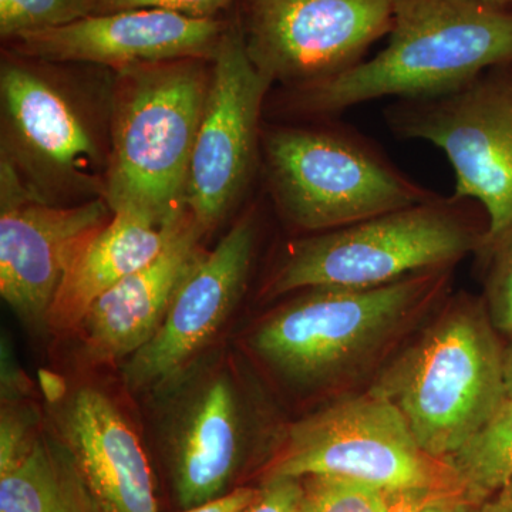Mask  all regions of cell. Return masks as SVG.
Returning a JSON list of instances; mask_svg holds the SVG:
<instances>
[{"instance_id":"10","label":"cell","mask_w":512,"mask_h":512,"mask_svg":"<svg viewBox=\"0 0 512 512\" xmlns=\"http://www.w3.org/2000/svg\"><path fill=\"white\" fill-rule=\"evenodd\" d=\"M396 137L443 151L456 175L453 197L487 217L491 249L512 227V64L430 99L396 100L384 110Z\"/></svg>"},{"instance_id":"30","label":"cell","mask_w":512,"mask_h":512,"mask_svg":"<svg viewBox=\"0 0 512 512\" xmlns=\"http://www.w3.org/2000/svg\"><path fill=\"white\" fill-rule=\"evenodd\" d=\"M440 493H413L407 495L406 498L400 503L399 508L396 512H416L417 508L420 507L430 495Z\"/></svg>"},{"instance_id":"4","label":"cell","mask_w":512,"mask_h":512,"mask_svg":"<svg viewBox=\"0 0 512 512\" xmlns=\"http://www.w3.org/2000/svg\"><path fill=\"white\" fill-rule=\"evenodd\" d=\"M212 60L140 64L117 73L110 96L104 200L171 227L187 212L185 188Z\"/></svg>"},{"instance_id":"11","label":"cell","mask_w":512,"mask_h":512,"mask_svg":"<svg viewBox=\"0 0 512 512\" xmlns=\"http://www.w3.org/2000/svg\"><path fill=\"white\" fill-rule=\"evenodd\" d=\"M394 0H244L241 25L252 63L269 83L298 89L362 63L389 35Z\"/></svg>"},{"instance_id":"22","label":"cell","mask_w":512,"mask_h":512,"mask_svg":"<svg viewBox=\"0 0 512 512\" xmlns=\"http://www.w3.org/2000/svg\"><path fill=\"white\" fill-rule=\"evenodd\" d=\"M301 483L298 512H396L409 495L335 476H306Z\"/></svg>"},{"instance_id":"28","label":"cell","mask_w":512,"mask_h":512,"mask_svg":"<svg viewBox=\"0 0 512 512\" xmlns=\"http://www.w3.org/2000/svg\"><path fill=\"white\" fill-rule=\"evenodd\" d=\"M474 508L476 505L468 500L466 494L457 491L430 495L416 512H473Z\"/></svg>"},{"instance_id":"14","label":"cell","mask_w":512,"mask_h":512,"mask_svg":"<svg viewBox=\"0 0 512 512\" xmlns=\"http://www.w3.org/2000/svg\"><path fill=\"white\" fill-rule=\"evenodd\" d=\"M40 386L47 423L72 451L94 512H160L146 447L119 397L55 373Z\"/></svg>"},{"instance_id":"3","label":"cell","mask_w":512,"mask_h":512,"mask_svg":"<svg viewBox=\"0 0 512 512\" xmlns=\"http://www.w3.org/2000/svg\"><path fill=\"white\" fill-rule=\"evenodd\" d=\"M451 268L376 288L295 292L248 333L252 359L296 392L325 389L382 352L443 295Z\"/></svg>"},{"instance_id":"7","label":"cell","mask_w":512,"mask_h":512,"mask_svg":"<svg viewBox=\"0 0 512 512\" xmlns=\"http://www.w3.org/2000/svg\"><path fill=\"white\" fill-rule=\"evenodd\" d=\"M261 154L279 214L311 235L437 197L350 127H265Z\"/></svg>"},{"instance_id":"2","label":"cell","mask_w":512,"mask_h":512,"mask_svg":"<svg viewBox=\"0 0 512 512\" xmlns=\"http://www.w3.org/2000/svg\"><path fill=\"white\" fill-rule=\"evenodd\" d=\"M151 399V433L177 510L235 490L252 464L262 471L284 437L266 429L254 386L232 350L212 348Z\"/></svg>"},{"instance_id":"19","label":"cell","mask_w":512,"mask_h":512,"mask_svg":"<svg viewBox=\"0 0 512 512\" xmlns=\"http://www.w3.org/2000/svg\"><path fill=\"white\" fill-rule=\"evenodd\" d=\"M0 512H94L72 451L47 419L28 456L0 474Z\"/></svg>"},{"instance_id":"17","label":"cell","mask_w":512,"mask_h":512,"mask_svg":"<svg viewBox=\"0 0 512 512\" xmlns=\"http://www.w3.org/2000/svg\"><path fill=\"white\" fill-rule=\"evenodd\" d=\"M204 231L185 212L167 244L147 265L99 296L73 335L84 366L124 363L163 325L175 292L197 261Z\"/></svg>"},{"instance_id":"6","label":"cell","mask_w":512,"mask_h":512,"mask_svg":"<svg viewBox=\"0 0 512 512\" xmlns=\"http://www.w3.org/2000/svg\"><path fill=\"white\" fill-rule=\"evenodd\" d=\"M467 200L441 198L377 215L288 245L262 288L275 299L316 286L376 288L419 272L453 268L484 249Z\"/></svg>"},{"instance_id":"8","label":"cell","mask_w":512,"mask_h":512,"mask_svg":"<svg viewBox=\"0 0 512 512\" xmlns=\"http://www.w3.org/2000/svg\"><path fill=\"white\" fill-rule=\"evenodd\" d=\"M335 476L393 493H464L453 468L420 447L389 400L345 397L286 424L264 471L269 477Z\"/></svg>"},{"instance_id":"26","label":"cell","mask_w":512,"mask_h":512,"mask_svg":"<svg viewBox=\"0 0 512 512\" xmlns=\"http://www.w3.org/2000/svg\"><path fill=\"white\" fill-rule=\"evenodd\" d=\"M301 494V478H264L254 503L244 512H298Z\"/></svg>"},{"instance_id":"13","label":"cell","mask_w":512,"mask_h":512,"mask_svg":"<svg viewBox=\"0 0 512 512\" xmlns=\"http://www.w3.org/2000/svg\"><path fill=\"white\" fill-rule=\"evenodd\" d=\"M111 215L104 198L72 205L40 200L0 161V295L26 328L47 332L64 275Z\"/></svg>"},{"instance_id":"32","label":"cell","mask_w":512,"mask_h":512,"mask_svg":"<svg viewBox=\"0 0 512 512\" xmlns=\"http://www.w3.org/2000/svg\"><path fill=\"white\" fill-rule=\"evenodd\" d=\"M481 2L495 6V8L512 9V0H481Z\"/></svg>"},{"instance_id":"29","label":"cell","mask_w":512,"mask_h":512,"mask_svg":"<svg viewBox=\"0 0 512 512\" xmlns=\"http://www.w3.org/2000/svg\"><path fill=\"white\" fill-rule=\"evenodd\" d=\"M473 512H512V491H505L474 508Z\"/></svg>"},{"instance_id":"15","label":"cell","mask_w":512,"mask_h":512,"mask_svg":"<svg viewBox=\"0 0 512 512\" xmlns=\"http://www.w3.org/2000/svg\"><path fill=\"white\" fill-rule=\"evenodd\" d=\"M256 238L258 225L251 211L215 248L202 251L178 286L156 335L121 366L128 392H156L212 349L247 289Z\"/></svg>"},{"instance_id":"1","label":"cell","mask_w":512,"mask_h":512,"mask_svg":"<svg viewBox=\"0 0 512 512\" xmlns=\"http://www.w3.org/2000/svg\"><path fill=\"white\" fill-rule=\"evenodd\" d=\"M512 64V9L481 0H394L389 42L326 82L282 89V116L326 120L384 97L430 99Z\"/></svg>"},{"instance_id":"20","label":"cell","mask_w":512,"mask_h":512,"mask_svg":"<svg viewBox=\"0 0 512 512\" xmlns=\"http://www.w3.org/2000/svg\"><path fill=\"white\" fill-rule=\"evenodd\" d=\"M444 461L476 507L512 491V397L505 396L490 419Z\"/></svg>"},{"instance_id":"9","label":"cell","mask_w":512,"mask_h":512,"mask_svg":"<svg viewBox=\"0 0 512 512\" xmlns=\"http://www.w3.org/2000/svg\"><path fill=\"white\" fill-rule=\"evenodd\" d=\"M39 60L0 66V161L40 200L72 205L104 198L109 147L82 103Z\"/></svg>"},{"instance_id":"23","label":"cell","mask_w":512,"mask_h":512,"mask_svg":"<svg viewBox=\"0 0 512 512\" xmlns=\"http://www.w3.org/2000/svg\"><path fill=\"white\" fill-rule=\"evenodd\" d=\"M93 15V0H0V37L20 36L60 28Z\"/></svg>"},{"instance_id":"16","label":"cell","mask_w":512,"mask_h":512,"mask_svg":"<svg viewBox=\"0 0 512 512\" xmlns=\"http://www.w3.org/2000/svg\"><path fill=\"white\" fill-rule=\"evenodd\" d=\"M225 26L164 10L99 13L13 40L16 55L50 64L83 63L120 72L140 64L214 59Z\"/></svg>"},{"instance_id":"24","label":"cell","mask_w":512,"mask_h":512,"mask_svg":"<svg viewBox=\"0 0 512 512\" xmlns=\"http://www.w3.org/2000/svg\"><path fill=\"white\" fill-rule=\"evenodd\" d=\"M494 265L488 279L487 312L494 328L512 333V227L493 248Z\"/></svg>"},{"instance_id":"12","label":"cell","mask_w":512,"mask_h":512,"mask_svg":"<svg viewBox=\"0 0 512 512\" xmlns=\"http://www.w3.org/2000/svg\"><path fill=\"white\" fill-rule=\"evenodd\" d=\"M271 87L248 55L239 22L225 26L185 188L187 210L205 235L228 217L254 175Z\"/></svg>"},{"instance_id":"27","label":"cell","mask_w":512,"mask_h":512,"mask_svg":"<svg viewBox=\"0 0 512 512\" xmlns=\"http://www.w3.org/2000/svg\"><path fill=\"white\" fill-rule=\"evenodd\" d=\"M256 495H258V487L241 485L220 497L212 498V500L195 505V507L174 512H244L249 505L254 503Z\"/></svg>"},{"instance_id":"5","label":"cell","mask_w":512,"mask_h":512,"mask_svg":"<svg viewBox=\"0 0 512 512\" xmlns=\"http://www.w3.org/2000/svg\"><path fill=\"white\" fill-rule=\"evenodd\" d=\"M494 329L477 302L457 299L370 389L399 409L430 456L453 454L507 396L504 348Z\"/></svg>"},{"instance_id":"31","label":"cell","mask_w":512,"mask_h":512,"mask_svg":"<svg viewBox=\"0 0 512 512\" xmlns=\"http://www.w3.org/2000/svg\"><path fill=\"white\" fill-rule=\"evenodd\" d=\"M504 380L505 392H507V396L512 397V333L510 342L504 348Z\"/></svg>"},{"instance_id":"21","label":"cell","mask_w":512,"mask_h":512,"mask_svg":"<svg viewBox=\"0 0 512 512\" xmlns=\"http://www.w3.org/2000/svg\"><path fill=\"white\" fill-rule=\"evenodd\" d=\"M0 366V474L20 463L46 429L42 394L23 372L9 343L2 342Z\"/></svg>"},{"instance_id":"18","label":"cell","mask_w":512,"mask_h":512,"mask_svg":"<svg viewBox=\"0 0 512 512\" xmlns=\"http://www.w3.org/2000/svg\"><path fill=\"white\" fill-rule=\"evenodd\" d=\"M178 222L171 227H160L133 212H114L110 221L84 245L64 275L50 309L47 332L72 336L99 296L163 251Z\"/></svg>"},{"instance_id":"25","label":"cell","mask_w":512,"mask_h":512,"mask_svg":"<svg viewBox=\"0 0 512 512\" xmlns=\"http://www.w3.org/2000/svg\"><path fill=\"white\" fill-rule=\"evenodd\" d=\"M235 0H93V15L123 10H164L198 19H214Z\"/></svg>"}]
</instances>
